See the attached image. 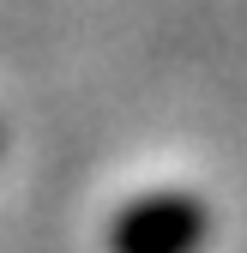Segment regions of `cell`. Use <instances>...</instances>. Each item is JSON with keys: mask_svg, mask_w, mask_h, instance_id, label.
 <instances>
[{"mask_svg": "<svg viewBox=\"0 0 247 253\" xmlns=\"http://www.w3.org/2000/svg\"><path fill=\"white\" fill-rule=\"evenodd\" d=\"M199 247V211L187 199H151L115 229V253H193Z\"/></svg>", "mask_w": 247, "mask_h": 253, "instance_id": "1", "label": "cell"}]
</instances>
